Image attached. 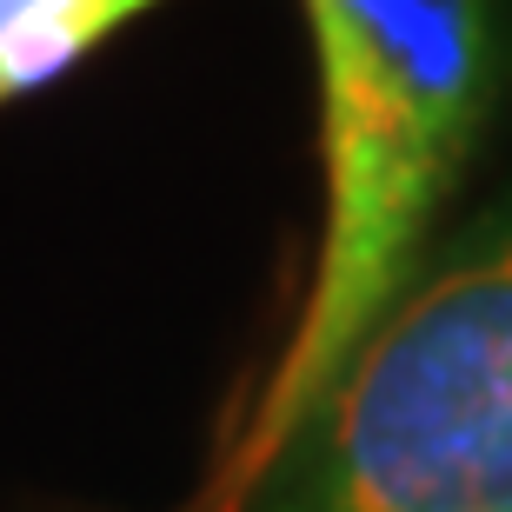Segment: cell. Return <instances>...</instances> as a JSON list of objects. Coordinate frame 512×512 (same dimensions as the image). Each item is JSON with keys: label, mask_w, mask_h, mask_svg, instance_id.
I'll list each match as a JSON object with an SVG mask.
<instances>
[{"label": "cell", "mask_w": 512, "mask_h": 512, "mask_svg": "<svg viewBox=\"0 0 512 512\" xmlns=\"http://www.w3.org/2000/svg\"><path fill=\"white\" fill-rule=\"evenodd\" d=\"M320 94V240L300 313L193 512H247L459 193L512 80L506 0H300Z\"/></svg>", "instance_id": "1"}, {"label": "cell", "mask_w": 512, "mask_h": 512, "mask_svg": "<svg viewBox=\"0 0 512 512\" xmlns=\"http://www.w3.org/2000/svg\"><path fill=\"white\" fill-rule=\"evenodd\" d=\"M247 512H512V187L433 240Z\"/></svg>", "instance_id": "2"}, {"label": "cell", "mask_w": 512, "mask_h": 512, "mask_svg": "<svg viewBox=\"0 0 512 512\" xmlns=\"http://www.w3.org/2000/svg\"><path fill=\"white\" fill-rule=\"evenodd\" d=\"M167 7L173 0H0V114L54 94L100 47Z\"/></svg>", "instance_id": "3"}]
</instances>
